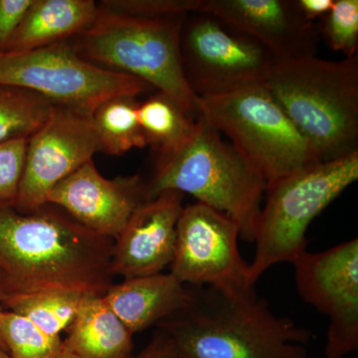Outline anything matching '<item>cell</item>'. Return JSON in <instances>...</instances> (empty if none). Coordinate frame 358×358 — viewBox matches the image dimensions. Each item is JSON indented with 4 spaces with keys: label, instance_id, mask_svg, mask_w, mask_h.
<instances>
[{
    "label": "cell",
    "instance_id": "6da1fadb",
    "mask_svg": "<svg viewBox=\"0 0 358 358\" xmlns=\"http://www.w3.org/2000/svg\"><path fill=\"white\" fill-rule=\"evenodd\" d=\"M113 251L110 238L55 205L22 213L0 203V303L53 289L103 296L114 285Z\"/></svg>",
    "mask_w": 358,
    "mask_h": 358
},
{
    "label": "cell",
    "instance_id": "7a4b0ae2",
    "mask_svg": "<svg viewBox=\"0 0 358 358\" xmlns=\"http://www.w3.org/2000/svg\"><path fill=\"white\" fill-rule=\"evenodd\" d=\"M187 305L159 324L176 358H306L310 329L275 315L255 286H188Z\"/></svg>",
    "mask_w": 358,
    "mask_h": 358
},
{
    "label": "cell",
    "instance_id": "3957f363",
    "mask_svg": "<svg viewBox=\"0 0 358 358\" xmlns=\"http://www.w3.org/2000/svg\"><path fill=\"white\" fill-rule=\"evenodd\" d=\"M264 86L322 162L358 152V54L277 61Z\"/></svg>",
    "mask_w": 358,
    "mask_h": 358
},
{
    "label": "cell",
    "instance_id": "277c9868",
    "mask_svg": "<svg viewBox=\"0 0 358 358\" xmlns=\"http://www.w3.org/2000/svg\"><path fill=\"white\" fill-rule=\"evenodd\" d=\"M145 181L148 199L166 190L187 193L232 218L245 241H255L267 182L202 117H197L189 140L169 154L157 155L152 178Z\"/></svg>",
    "mask_w": 358,
    "mask_h": 358
},
{
    "label": "cell",
    "instance_id": "5b68a950",
    "mask_svg": "<svg viewBox=\"0 0 358 358\" xmlns=\"http://www.w3.org/2000/svg\"><path fill=\"white\" fill-rule=\"evenodd\" d=\"M186 16L131 17L99 4L88 29L70 40L84 60L143 80L197 117V96L186 82L181 63L180 33Z\"/></svg>",
    "mask_w": 358,
    "mask_h": 358
},
{
    "label": "cell",
    "instance_id": "8992f818",
    "mask_svg": "<svg viewBox=\"0 0 358 358\" xmlns=\"http://www.w3.org/2000/svg\"><path fill=\"white\" fill-rule=\"evenodd\" d=\"M358 179V152L303 167L266 186L257 223L256 251L249 284L280 263H293L307 251L310 223Z\"/></svg>",
    "mask_w": 358,
    "mask_h": 358
},
{
    "label": "cell",
    "instance_id": "52a82bcc",
    "mask_svg": "<svg viewBox=\"0 0 358 358\" xmlns=\"http://www.w3.org/2000/svg\"><path fill=\"white\" fill-rule=\"evenodd\" d=\"M196 108L199 117L228 136L267 183L322 162L264 84L197 96Z\"/></svg>",
    "mask_w": 358,
    "mask_h": 358
},
{
    "label": "cell",
    "instance_id": "ba28073f",
    "mask_svg": "<svg viewBox=\"0 0 358 358\" xmlns=\"http://www.w3.org/2000/svg\"><path fill=\"white\" fill-rule=\"evenodd\" d=\"M0 85L28 90L56 105L89 115L113 96L138 98L154 89L138 78L84 60L71 40L35 50L2 52Z\"/></svg>",
    "mask_w": 358,
    "mask_h": 358
},
{
    "label": "cell",
    "instance_id": "9c48e42d",
    "mask_svg": "<svg viewBox=\"0 0 358 358\" xmlns=\"http://www.w3.org/2000/svg\"><path fill=\"white\" fill-rule=\"evenodd\" d=\"M180 55L186 82L197 96H220L263 85L277 62L255 39L205 13L186 16Z\"/></svg>",
    "mask_w": 358,
    "mask_h": 358
},
{
    "label": "cell",
    "instance_id": "30bf717a",
    "mask_svg": "<svg viewBox=\"0 0 358 358\" xmlns=\"http://www.w3.org/2000/svg\"><path fill=\"white\" fill-rule=\"evenodd\" d=\"M296 289L308 305L329 320L327 358H341L358 348V239L326 251H305L292 263Z\"/></svg>",
    "mask_w": 358,
    "mask_h": 358
},
{
    "label": "cell",
    "instance_id": "8fae6325",
    "mask_svg": "<svg viewBox=\"0 0 358 358\" xmlns=\"http://www.w3.org/2000/svg\"><path fill=\"white\" fill-rule=\"evenodd\" d=\"M239 237V226L223 212L199 201L183 207L171 274L188 286L254 287L238 248Z\"/></svg>",
    "mask_w": 358,
    "mask_h": 358
},
{
    "label": "cell",
    "instance_id": "7c38bea8",
    "mask_svg": "<svg viewBox=\"0 0 358 358\" xmlns=\"http://www.w3.org/2000/svg\"><path fill=\"white\" fill-rule=\"evenodd\" d=\"M103 152L92 115L56 105L28 140L24 169L13 206L31 213L47 204L51 190L79 167Z\"/></svg>",
    "mask_w": 358,
    "mask_h": 358
},
{
    "label": "cell",
    "instance_id": "4fadbf2b",
    "mask_svg": "<svg viewBox=\"0 0 358 358\" xmlns=\"http://www.w3.org/2000/svg\"><path fill=\"white\" fill-rule=\"evenodd\" d=\"M148 200L147 181L141 176L108 179L92 159L60 181L47 203L62 209L87 229L115 239Z\"/></svg>",
    "mask_w": 358,
    "mask_h": 358
},
{
    "label": "cell",
    "instance_id": "5bb4252c",
    "mask_svg": "<svg viewBox=\"0 0 358 358\" xmlns=\"http://www.w3.org/2000/svg\"><path fill=\"white\" fill-rule=\"evenodd\" d=\"M199 13L255 39L277 61L317 54L319 28L303 17L296 0H203Z\"/></svg>",
    "mask_w": 358,
    "mask_h": 358
},
{
    "label": "cell",
    "instance_id": "9a60e30c",
    "mask_svg": "<svg viewBox=\"0 0 358 358\" xmlns=\"http://www.w3.org/2000/svg\"><path fill=\"white\" fill-rule=\"evenodd\" d=\"M185 194L166 190L141 205L115 238L113 275L124 279L159 274L173 260L176 224Z\"/></svg>",
    "mask_w": 358,
    "mask_h": 358
},
{
    "label": "cell",
    "instance_id": "2e32d148",
    "mask_svg": "<svg viewBox=\"0 0 358 358\" xmlns=\"http://www.w3.org/2000/svg\"><path fill=\"white\" fill-rule=\"evenodd\" d=\"M189 289L173 274L143 275L113 285L103 296L131 334L173 317L187 305Z\"/></svg>",
    "mask_w": 358,
    "mask_h": 358
},
{
    "label": "cell",
    "instance_id": "e0dca14e",
    "mask_svg": "<svg viewBox=\"0 0 358 358\" xmlns=\"http://www.w3.org/2000/svg\"><path fill=\"white\" fill-rule=\"evenodd\" d=\"M94 0H33L6 52H25L70 40L90 27L98 13Z\"/></svg>",
    "mask_w": 358,
    "mask_h": 358
},
{
    "label": "cell",
    "instance_id": "ac0fdd59",
    "mask_svg": "<svg viewBox=\"0 0 358 358\" xmlns=\"http://www.w3.org/2000/svg\"><path fill=\"white\" fill-rule=\"evenodd\" d=\"M63 348L79 358H133V334L103 296H87Z\"/></svg>",
    "mask_w": 358,
    "mask_h": 358
},
{
    "label": "cell",
    "instance_id": "d6986e66",
    "mask_svg": "<svg viewBox=\"0 0 358 358\" xmlns=\"http://www.w3.org/2000/svg\"><path fill=\"white\" fill-rule=\"evenodd\" d=\"M138 121L148 141V147L157 155L178 150L196 129L197 117L186 113L171 96L157 93L140 102Z\"/></svg>",
    "mask_w": 358,
    "mask_h": 358
},
{
    "label": "cell",
    "instance_id": "ffe728a7",
    "mask_svg": "<svg viewBox=\"0 0 358 358\" xmlns=\"http://www.w3.org/2000/svg\"><path fill=\"white\" fill-rule=\"evenodd\" d=\"M138 98L113 96L101 103L92 115L103 152L122 155L133 148L148 147L147 138L138 121Z\"/></svg>",
    "mask_w": 358,
    "mask_h": 358
},
{
    "label": "cell",
    "instance_id": "44dd1931",
    "mask_svg": "<svg viewBox=\"0 0 358 358\" xmlns=\"http://www.w3.org/2000/svg\"><path fill=\"white\" fill-rule=\"evenodd\" d=\"M88 294L67 289L9 296L1 301L2 307L31 320L44 333L60 336L76 319L84 299Z\"/></svg>",
    "mask_w": 358,
    "mask_h": 358
},
{
    "label": "cell",
    "instance_id": "7402d4cb",
    "mask_svg": "<svg viewBox=\"0 0 358 358\" xmlns=\"http://www.w3.org/2000/svg\"><path fill=\"white\" fill-rule=\"evenodd\" d=\"M55 106L28 90L0 85V145L29 138L43 126Z\"/></svg>",
    "mask_w": 358,
    "mask_h": 358
},
{
    "label": "cell",
    "instance_id": "603a6c76",
    "mask_svg": "<svg viewBox=\"0 0 358 358\" xmlns=\"http://www.w3.org/2000/svg\"><path fill=\"white\" fill-rule=\"evenodd\" d=\"M0 341L10 358H57L63 350L60 336L44 333L27 317L7 310L0 313Z\"/></svg>",
    "mask_w": 358,
    "mask_h": 358
},
{
    "label": "cell",
    "instance_id": "cb8c5ba5",
    "mask_svg": "<svg viewBox=\"0 0 358 358\" xmlns=\"http://www.w3.org/2000/svg\"><path fill=\"white\" fill-rule=\"evenodd\" d=\"M320 20L319 33L329 48L345 57L357 55L358 0H334L333 8Z\"/></svg>",
    "mask_w": 358,
    "mask_h": 358
},
{
    "label": "cell",
    "instance_id": "d4e9b609",
    "mask_svg": "<svg viewBox=\"0 0 358 358\" xmlns=\"http://www.w3.org/2000/svg\"><path fill=\"white\" fill-rule=\"evenodd\" d=\"M203 0H103L100 6L136 18H166L201 10Z\"/></svg>",
    "mask_w": 358,
    "mask_h": 358
},
{
    "label": "cell",
    "instance_id": "484cf974",
    "mask_svg": "<svg viewBox=\"0 0 358 358\" xmlns=\"http://www.w3.org/2000/svg\"><path fill=\"white\" fill-rule=\"evenodd\" d=\"M29 138L0 145V203H14L17 197Z\"/></svg>",
    "mask_w": 358,
    "mask_h": 358
},
{
    "label": "cell",
    "instance_id": "4316f807",
    "mask_svg": "<svg viewBox=\"0 0 358 358\" xmlns=\"http://www.w3.org/2000/svg\"><path fill=\"white\" fill-rule=\"evenodd\" d=\"M33 0H0V53L6 52Z\"/></svg>",
    "mask_w": 358,
    "mask_h": 358
},
{
    "label": "cell",
    "instance_id": "83f0119b",
    "mask_svg": "<svg viewBox=\"0 0 358 358\" xmlns=\"http://www.w3.org/2000/svg\"><path fill=\"white\" fill-rule=\"evenodd\" d=\"M133 358H176V355L171 339L164 331H159L150 345Z\"/></svg>",
    "mask_w": 358,
    "mask_h": 358
},
{
    "label": "cell",
    "instance_id": "f1b7e54d",
    "mask_svg": "<svg viewBox=\"0 0 358 358\" xmlns=\"http://www.w3.org/2000/svg\"><path fill=\"white\" fill-rule=\"evenodd\" d=\"M334 3V0H296V6L303 17L313 23L322 20L333 8Z\"/></svg>",
    "mask_w": 358,
    "mask_h": 358
},
{
    "label": "cell",
    "instance_id": "f546056e",
    "mask_svg": "<svg viewBox=\"0 0 358 358\" xmlns=\"http://www.w3.org/2000/svg\"><path fill=\"white\" fill-rule=\"evenodd\" d=\"M57 358H79L77 357H75L74 355H72V353L68 352L67 350H65L64 348H63L62 352L60 353V355Z\"/></svg>",
    "mask_w": 358,
    "mask_h": 358
},
{
    "label": "cell",
    "instance_id": "4dcf8cb0",
    "mask_svg": "<svg viewBox=\"0 0 358 358\" xmlns=\"http://www.w3.org/2000/svg\"><path fill=\"white\" fill-rule=\"evenodd\" d=\"M0 358H10V357H9L8 353L3 348H0Z\"/></svg>",
    "mask_w": 358,
    "mask_h": 358
},
{
    "label": "cell",
    "instance_id": "1f68e13d",
    "mask_svg": "<svg viewBox=\"0 0 358 358\" xmlns=\"http://www.w3.org/2000/svg\"><path fill=\"white\" fill-rule=\"evenodd\" d=\"M4 310V308H3V307H2L1 303H0V313H1L2 310ZM0 348H3V350H4L3 345H2V343H1V341H0Z\"/></svg>",
    "mask_w": 358,
    "mask_h": 358
},
{
    "label": "cell",
    "instance_id": "d6a6232c",
    "mask_svg": "<svg viewBox=\"0 0 358 358\" xmlns=\"http://www.w3.org/2000/svg\"><path fill=\"white\" fill-rule=\"evenodd\" d=\"M306 358H308V357H306Z\"/></svg>",
    "mask_w": 358,
    "mask_h": 358
}]
</instances>
